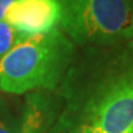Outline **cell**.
<instances>
[{"mask_svg":"<svg viewBox=\"0 0 133 133\" xmlns=\"http://www.w3.org/2000/svg\"><path fill=\"white\" fill-rule=\"evenodd\" d=\"M63 111L97 133L133 129V41L86 48L61 84Z\"/></svg>","mask_w":133,"mask_h":133,"instance_id":"obj_1","label":"cell"},{"mask_svg":"<svg viewBox=\"0 0 133 133\" xmlns=\"http://www.w3.org/2000/svg\"><path fill=\"white\" fill-rule=\"evenodd\" d=\"M76 57V46L59 29L22 36L0 59V90L22 95L56 91Z\"/></svg>","mask_w":133,"mask_h":133,"instance_id":"obj_2","label":"cell"},{"mask_svg":"<svg viewBox=\"0 0 133 133\" xmlns=\"http://www.w3.org/2000/svg\"><path fill=\"white\" fill-rule=\"evenodd\" d=\"M59 27L75 46L102 47L133 41V0H57Z\"/></svg>","mask_w":133,"mask_h":133,"instance_id":"obj_3","label":"cell"},{"mask_svg":"<svg viewBox=\"0 0 133 133\" xmlns=\"http://www.w3.org/2000/svg\"><path fill=\"white\" fill-rule=\"evenodd\" d=\"M3 21L25 36L48 33L59 27L61 6L57 0H14Z\"/></svg>","mask_w":133,"mask_h":133,"instance_id":"obj_4","label":"cell"},{"mask_svg":"<svg viewBox=\"0 0 133 133\" xmlns=\"http://www.w3.org/2000/svg\"><path fill=\"white\" fill-rule=\"evenodd\" d=\"M62 100L51 91H32L25 97L19 133H51L61 114Z\"/></svg>","mask_w":133,"mask_h":133,"instance_id":"obj_5","label":"cell"},{"mask_svg":"<svg viewBox=\"0 0 133 133\" xmlns=\"http://www.w3.org/2000/svg\"><path fill=\"white\" fill-rule=\"evenodd\" d=\"M51 133H97V131L74 115L62 110L53 124Z\"/></svg>","mask_w":133,"mask_h":133,"instance_id":"obj_6","label":"cell"},{"mask_svg":"<svg viewBox=\"0 0 133 133\" xmlns=\"http://www.w3.org/2000/svg\"><path fill=\"white\" fill-rule=\"evenodd\" d=\"M21 115L11 109L10 104L0 96V133H19Z\"/></svg>","mask_w":133,"mask_h":133,"instance_id":"obj_7","label":"cell"},{"mask_svg":"<svg viewBox=\"0 0 133 133\" xmlns=\"http://www.w3.org/2000/svg\"><path fill=\"white\" fill-rule=\"evenodd\" d=\"M22 36V33L15 31L6 22L0 21V59L14 47L15 43Z\"/></svg>","mask_w":133,"mask_h":133,"instance_id":"obj_8","label":"cell"},{"mask_svg":"<svg viewBox=\"0 0 133 133\" xmlns=\"http://www.w3.org/2000/svg\"><path fill=\"white\" fill-rule=\"evenodd\" d=\"M12 1H14V0H0V21H3L5 10L8 9V6H9Z\"/></svg>","mask_w":133,"mask_h":133,"instance_id":"obj_9","label":"cell"},{"mask_svg":"<svg viewBox=\"0 0 133 133\" xmlns=\"http://www.w3.org/2000/svg\"><path fill=\"white\" fill-rule=\"evenodd\" d=\"M131 133H133V129H132V132H131Z\"/></svg>","mask_w":133,"mask_h":133,"instance_id":"obj_10","label":"cell"}]
</instances>
